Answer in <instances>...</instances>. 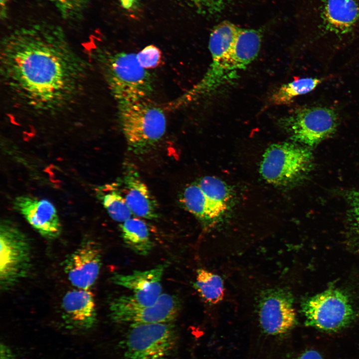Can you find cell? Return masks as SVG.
Listing matches in <instances>:
<instances>
[{
	"mask_svg": "<svg viewBox=\"0 0 359 359\" xmlns=\"http://www.w3.org/2000/svg\"><path fill=\"white\" fill-rule=\"evenodd\" d=\"M1 71L8 89L28 108L51 112L75 95L83 64L58 26L39 22L17 28L1 43Z\"/></svg>",
	"mask_w": 359,
	"mask_h": 359,
	"instance_id": "cell-1",
	"label": "cell"
},
{
	"mask_svg": "<svg viewBox=\"0 0 359 359\" xmlns=\"http://www.w3.org/2000/svg\"><path fill=\"white\" fill-rule=\"evenodd\" d=\"M239 26L223 21L212 30L208 43L211 62L202 78L171 105L178 108L211 94L230 82L228 68L230 55Z\"/></svg>",
	"mask_w": 359,
	"mask_h": 359,
	"instance_id": "cell-2",
	"label": "cell"
},
{
	"mask_svg": "<svg viewBox=\"0 0 359 359\" xmlns=\"http://www.w3.org/2000/svg\"><path fill=\"white\" fill-rule=\"evenodd\" d=\"M118 104L120 124L129 148L137 154L147 152L165 134L166 119L163 111L144 99Z\"/></svg>",
	"mask_w": 359,
	"mask_h": 359,
	"instance_id": "cell-3",
	"label": "cell"
},
{
	"mask_svg": "<svg viewBox=\"0 0 359 359\" xmlns=\"http://www.w3.org/2000/svg\"><path fill=\"white\" fill-rule=\"evenodd\" d=\"M104 63L108 85L118 103L143 100L151 94V76L139 63L136 54H114Z\"/></svg>",
	"mask_w": 359,
	"mask_h": 359,
	"instance_id": "cell-4",
	"label": "cell"
},
{
	"mask_svg": "<svg viewBox=\"0 0 359 359\" xmlns=\"http://www.w3.org/2000/svg\"><path fill=\"white\" fill-rule=\"evenodd\" d=\"M0 287L6 291L22 281L31 266V247L26 235L8 219L0 224Z\"/></svg>",
	"mask_w": 359,
	"mask_h": 359,
	"instance_id": "cell-5",
	"label": "cell"
},
{
	"mask_svg": "<svg viewBox=\"0 0 359 359\" xmlns=\"http://www.w3.org/2000/svg\"><path fill=\"white\" fill-rule=\"evenodd\" d=\"M302 311L307 326L328 332L347 327L355 317L350 299L337 289H328L306 299Z\"/></svg>",
	"mask_w": 359,
	"mask_h": 359,
	"instance_id": "cell-6",
	"label": "cell"
},
{
	"mask_svg": "<svg viewBox=\"0 0 359 359\" xmlns=\"http://www.w3.org/2000/svg\"><path fill=\"white\" fill-rule=\"evenodd\" d=\"M312 160V153L303 147L288 142L275 144L265 153L260 173L269 182L287 185L307 173Z\"/></svg>",
	"mask_w": 359,
	"mask_h": 359,
	"instance_id": "cell-7",
	"label": "cell"
},
{
	"mask_svg": "<svg viewBox=\"0 0 359 359\" xmlns=\"http://www.w3.org/2000/svg\"><path fill=\"white\" fill-rule=\"evenodd\" d=\"M172 323L131 324L125 340L128 359H168L176 345Z\"/></svg>",
	"mask_w": 359,
	"mask_h": 359,
	"instance_id": "cell-8",
	"label": "cell"
},
{
	"mask_svg": "<svg viewBox=\"0 0 359 359\" xmlns=\"http://www.w3.org/2000/svg\"><path fill=\"white\" fill-rule=\"evenodd\" d=\"M280 121L293 140L310 147L331 136L338 125L335 111L322 107L296 109Z\"/></svg>",
	"mask_w": 359,
	"mask_h": 359,
	"instance_id": "cell-9",
	"label": "cell"
},
{
	"mask_svg": "<svg viewBox=\"0 0 359 359\" xmlns=\"http://www.w3.org/2000/svg\"><path fill=\"white\" fill-rule=\"evenodd\" d=\"M181 308L176 296L162 294L153 305L140 306L129 296H121L110 303L111 319L118 323L150 324L172 323L178 317Z\"/></svg>",
	"mask_w": 359,
	"mask_h": 359,
	"instance_id": "cell-10",
	"label": "cell"
},
{
	"mask_svg": "<svg viewBox=\"0 0 359 359\" xmlns=\"http://www.w3.org/2000/svg\"><path fill=\"white\" fill-rule=\"evenodd\" d=\"M258 311L261 328L268 335H284L297 323L292 295L284 288H274L263 291Z\"/></svg>",
	"mask_w": 359,
	"mask_h": 359,
	"instance_id": "cell-11",
	"label": "cell"
},
{
	"mask_svg": "<svg viewBox=\"0 0 359 359\" xmlns=\"http://www.w3.org/2000/svg\"><path fill=\"white\" fill-rule=\"evenodd\" d=\"M101 264L99 247L95 242L87 240L66 258L64 270L75 288L90 289L98 277Z\"/></svg>",
	"mask_w": 359,
	"mask_h": 359,
	"instance_id": "cell-12",
	"label": "cell"
},
{
	"mask_svg": "<svg viewBox=\"0 0 359 359\" xmlns=\"http://www.w3.org/2000/svg\"><path fill=\"white\" fill-rule=\"evenodd\" d=\"M13 206L41 236L52 239L60 235L62 227L58 212L49 200L20 195L13 200Z\"/></svg>",
	"mask_w": 359,
	"mask_h": 359,
	"instance_id": "cell-13",
	"label": "cell"
},
{
	"mask_svg": "<svg viewBox=\"0 0 359 359\" xmlns=\"http://www.w3.org/2000/svg\"><path fill=\"white\" fill-rule=\"evenodd\" d=\"M167 267V264H160L150 270H135L127 275L114 273L110 280L113 283L132 291L133 294L129 296L134 302L149 306L155 304L161 295V280Z\"/></svg>",
	"mask_w": 359,
	"mask_h": 359,
	"instance_id": "cell-14",
	"label": "cell"
},
{
	"mask_svg": "<svg viewBox=\"0 0 359 359\" xmlns=\"http://www.w3.org/2000/svg\"><path fill=\"white\" fill-rule=\"evenodd\" d=\"M62 317L69 326L79 330H88L96 321V307L90 289L74 288L62 298Z\"/></svg>",
	"mask_w": 359,
	"mask_h": 359,
	"instance_id": "cell-15",
	"label": "cell"
},
{
	"mask_svg": "<svg viewBox=\"0 0 359 359\" xmlns=\"http://www.w3.org/2000/svg\"><path fill=\"white\" fill-rule=\"evenodd\" d=\"M124 195L132 214L152 219L157 218L156 201L137 172L130 170L124 178Z\"/></svg>",
	"mask_w": 359,
	"mask_h": 359,
	"instance_id": "cell-16",
	"label": "cell"
},
{
	"mask_svg": "<svg viewBox=\"0 0 359 359\" xmlns=\"http://www.w3.org/2000/svg\"><path fill=\"white\" fill-rule=\"evenodd\" d=\"M261 36L256 30L240 27L233 43L228 63L230 82L238 76V72L244 70L257 56Z\"/></svg>",
	"mask_w": 359,
	"mask_h": 359,
	"instance_id": "cell-17",
	"label": "cell"
},
{
	"mask_svg": "<svg viewBox=\"0 0 359 359\" xmlns=\"http://www.w3.org/2000/svg\"><path fill=\"white\" fill-rule=\"evenodd\" d=\"M180 200L184 208L203 222L219 219L228 205L215 201L206 194L197 182L187 185L181 193Z\"/></svg>",
	"mask_w": 359,
	"mask_h": 359,
	"instance_id": "cell-18",
	"label": "cell"
},
{
	"mask_svg": "<svg viewBox=\"0 0 359 359\" xmlns=\"http://www.w3.org/2000/svg\"><path fill=\"white\" fill-rule=\"evenodd\" d=\"M122 237L125 245L135 253L148 255L154 243L146 222L138 217H131L120 225Z\"/></svg>",
	"mask_w": 359,
	"mask_h": 359,
	"instance_id": "cell-19",
	"label": "cell"
},
{
	"mask_svg": "<svg viewBox=\"0 0 359 359\" xmlns=\"http://www.w3.org/2000/svg\"><path fill=\"white\" fill-rule=\"evenodd\" d=\"M193 287L201 297L207 303L215 304L220 302L224 295L222 278L216 274L203 269L196 271Z\"/></svg>",
	"mask_w": 359,
	"mask_h": 359,
	"instance_id": "cell-20",
	"label": "cell"
},
{
	"mask_svg": "<svg viewBox=\"0 0 359 359\" xmlns=\"http://www.w3.org/2000/svg\"><path fill=\"white\" fill-rule=\"evenodd\" d=\"M108 214L115 221L123 222L132 217L131 211L124 194L116 186H103L98 195Z\"/></svg>",
	"mask_w": 359,
	"mask_h": 359,
	"instance_id": "cell-21",
	"label": "cell"
},
{
	"mask_svg": "<svg viewBox=\"0 0 359 359\" xmlns=\"http://www.w3.org/2000/svg\"><path fill=\"white\" fill-rule=\"evenodd\" d=\"M321 82L316 78H303L284 84L272 94L271 101L277 105L288 104L296 97L314 90Z\"/></svg>",
	"mask_w": 359,
	"mask_h": 359,
	"instance_id": "cell-22",
	"label": "cell"
},
{
	"mask_svg": "<svg viewBox=\"0 0 359 359\" xmlns=\"http://www.w3.org/2000/svg\"><path fill=\"white\" fill-rule=\"evenodd\" d=\"M197 183L202 190L212 199L228 205L231 197V191L223 181L213 176H205L200 179Z\"/></svg>",
	"mask_w": 359,
	"mask_h": 359,
	"instance_id": "cell-23",
	"label": "cell"
},
{
	"mask_svg": "<svg viewBox=\"0 0 359 359\" xmlns=\"http://www.w3.org/2000/svg\"><path fill=\"white\" fill-rule=\"evenodd\" d=\"M65 20H77L82 17L90 0H47Z\"/></svg>",
	"mask_w": 359,
	"mask_h": 359,
	"instance_id": "cell-24",
	"label": "cell"
},
{
	"mask_svg": "<svg viewBox=\"0 0 359 359\" xmlns=\"http://www.w3.org/2000/svg\"><path fill=\"white\" fill-rule=\"evenodd\" d=\"M137 59L144 68L156 67L160 63L161 58L160 50L153 45L145 47L136 54Z\"/></svg>",
	"mask_w": 359,
	"mask_h": 359,
	"instance_id": "cell-25",
	"label": "cell"
},
{
	"mask_svg": "<svg viewBox=\"0 0 359 359\" xmlns=\"http://www.w3.org/2000/svg\"><path fill=\"white\" fill-rule=\"evenodd\" d=\"M350 216L351 229L359 248V189L351 196Z\"/></svg>",
	"mask_w": 359,
	"mask_h": 359,
	"instance_id": "cell-26",
	"label": "cell"
},
{
	"mask_svg": "<svg viewBox=\"0 0 359 359\" xmlns=\"http://www.w3.org/2000/svg\"><path fill=\"white\" fill-rule=\"evenodd\" d=\"M200 12L213 13L223 7L225 0H179Z\"/></svg>",
	"mask_w": 359,
	"mask_h": 359,
	"instance_id": "cell-27",
	"label": "cell"
},
{
	"mask_svg": "<svg viewBox=\"0 0 359 359\" xmlns=\"http://www.w3.org/2000/svg\"><path fill=\"white\" fill-rule=\"evenodd\" d=\"M296 359H323V358L318 351L309 350L301 354Z\"/></svg>",
	"mask_w": 359,
	"mask_h": 359,
	"instance_id": "cell-28",
	"label": "cell"
},
{
	"mask_svg": "<svg viewBox=\"0 0 359 359\" xmlns=\"http://www.w3.org/2000/svg\"><path fill=\"white\" fill-rule=\"evenodd\" d=\"M0 359H15L10 349L3 344L0 345Z\"/></svg>",
	"mask_w": 359,
	"mask_h": 359,
	"instance_id": "cell-29",
	"label": "cell"
},
{
	"mask_svg": "<svg viewBox=\"0 0 359 359\" xmlns=\"http://www.w3.org/2000/svg\"><path fill=\"white\" fill-rule=\"evenodd\" d=\"M9 0H0V16L1 19H5L7 15Z\"/></svg>",
	"mask_w": 359,
	"mask_h": 359,
	"instance_id": "cell-30",
	"label": "cell"
},
{
	"mask_svg": "<svg viewBox=\"0 0 359 359\" xmlns=\"http://www.w3.org/2000/svg\"><path fill=\"white\" fill-rule=\"evenodd\" d=\"M122 6L126 9H130L135 6L139 0H120Z\"/></svg>",
	"mask_w": 359,
	"mask_h": 359,
	"instance_id": "cell-31",
	"label": "cell"
}]
</instances>
